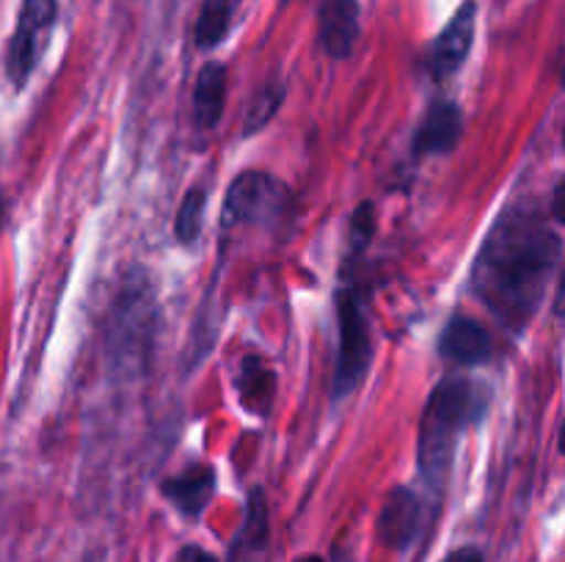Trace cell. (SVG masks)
Wrapping results in <instances>:
<instances>
[{"mask_svg":"<svg viewBox=\"0 0 565 562\" xmlns=\"http://www.w3.org/2000/svg\"><path fill=\"white\" fill-rule=\"evenodd\" d=\"M232 22V0H204L202 11H199L196 20V47L213 50L215 44H221L226 39Z\"/></svg>","mask_w":565,"mask_h":562,"instance_id":"cell-16","label":"cell"},{"mask_svg":"<svg viewBox=\"0 0 565 562\" xmlns=\"http://www.w3.org/2000/svg\"><path fill=\"white\" fill-rule=\"evenodd\" d=\"M555 312L565 314V270L561 275V284H557V292H555Z\"/></svg>","mask_w":565,"mask_h":562,"instance_id":"cell-23","label":"cell"},{"mask_svg":"<svg viewBox=\"0 0 565 562\" xmlns=\"http://www.w3.org/2000/svg\"><path fill=\"white\" fill-rule=\"evenodd\" d=\"M337 323H340V350H337V369L331 378L334 400L353 395L367 375L373 361V339H370L367 314L353 290H342L337 295Z\"/></svg>","mask_w":565,"mask_h":562,"instance_id":"cell-5","label":"cell"},{"mask_svg":"<svg viewBox=\"0 0 565 562\" xmlns=\"http://www.w3.org/2000/svg\"><path fill=\"white\" fill-rule=\"evenodd\" d=\"M158 325L160 306L152 279L143 268H132L105 320V358L116 383H132L149 372Z\"/></svg>","mask_w":565,"mask_h":562,"instance_id":"cell-2","label":"cell"},{"mask_svg":"<svg viewBox=\"0 0 565 562\" xmlns=\"http://www.w3.org/2000/svg\"><path fill=\"white\" fill-rule=\"evenodd\" d=\"M292 209L290 187L265 171H243L226 187L221 224L232 226H281Z\"/></svg>","mask_w":565,"mask_h":562,"instance_id":"cell-4","label":"cell"},{"mask_svg":"<svg viewBox=\"0 0 565 562\" xmlns=\"http://www.w3.org/2000/svg\"><path fill=\"white\" fill-rule=\"evenodd\" d=\"M463 116L461 108L450 99H436L428 108V114L419 121L417 132H414L412 152L414 158H428V154H445L456 149L461 141Z\"/></svg>","mask_w":565,"mask_h":562,"instance_id":"cell-8","label":"cell"},{"mask_svg":"<svg viewBox=\"0 0 565 562\" xmlns=\"http://www.w3.org/2000/svg\"><path fill=\"white\" fill-rule=\"evenodd\" d=\"M296 562H323V560H320L318 554H309V556H301V560H296Z\"/></svg>","mask_w":565,"mask_h":562,"instance_id":"cell-24","label":"cell"},{"mask_svg":"<svg viewBox=\"0 0 565 562\" xmlns=\"http://www.w3.org/2000/svg\"><path fill=\"white\" fill-rule=\"evenodd\" d=\"M276 397V372L259 356H246L237 372V400L254 417H265L274 406Z\"/></svg>","mask_w":565,"mask_h":562,"instance_id":"cell-15","label":"cell"},{"mask_svg":"<svg viewBox=\"0 0 565 562\" xmlns=\"http://www.w3.org/2000/svg\"><path fill=\"white\" fill-rule=\"evenodd\" d=\"M561 259V237L527 209L500 215L480 246L472 292L502 325L522 331L539 312Z\"/></svg>","mask_w":565,"mask_h":562,"instance_id":"cell-1","label":"cell"},{"mask_svg":"<svg viewBox=\"0 0 565 562\" xmlns=\"http://www.w3.org/2000/svg\"><path fill=\"white\" fill-rule=\"evenodd\" d=\"M561 452L565 455V419H563V428H561Z\"/></svg>","mask_w":565,"mask_h":562,"instance_id":"cell-25","label":"cell"},{"mask_svg":"<svg viewBox=\"0 0 565 562\" xmlns=\"http://www.w3.org/2000/svg\"><path fill=\"white\" fill-rule=\"evenodd\" d=\"M441 562H486L483 560V551L475 549V545H463V549L450 551Z\"/></svg>","mask_w":565,"mask_h":562,"instance_id":"cell-20","label":"cell"},{"mask_svg":"<svg viewBox=\"0 0 565 562\" xmlns=\"http://www.w3.org/2000/svg\"><path fill=\"white\" fill-rule=\"evenodd\" d=\"M552 215H555L561 224H565V176L561 182H557L555 196H552Z\"/></svg>","mask_w":565,"mask_h":562,"instance_id":"cell-22","label":"cell"},{"mask_svg":"<svg viewBox=\"0 0 565 562\" xmlns=\"http://www.w3.org/2000/svg\"><path fill=\"white\" fill-rule=\"evenodd\" d=\"M373 231H375V204L362 202L351 213V246L356 248V251L367 248V242L373 240Z\"/></svg>","mask_w":565,"mask_h":562,"instance_id":"cell-19","label":"cell"},{"mask_svg":"<svg viewBox=\"0 0 565 562\" xmlns=\"http://www.w3.org/2000/svg\"><path fill=\"white\" fill-rule=\"evenodd\" d=\"M55 17H58V0H22L9 53H6V75L14 83V88L25 86L28 77L36 69L42 42L55 25Z\"/></svg>","mask_w":565,"mask_h":562,"instance_id":"cell-6","label":"cell"},{"mask_svg":"<svg viewBox=\"0 0 565 562\" xmlns=\"http://www.w3.org/2000/svg\"><path fill=\"white\" fill-rule=\"evenodd\" d=\"M491 334L472 317H452L439 339V353L458 367H475L491 358Z\"/></svg>","mask_w":565,"mask_h":562,"instance_id":"cell-11","label":"cell"},{"mask_svg":"<svg viewBox=\"0 0 565 562\" xmlns=\"http://www.w3.org/2000/svg\"><path fill=\"white\" fill-rule=\"evenodd\" d=\"M563 147H565V132H563Z\"/></svg>","mask_w":565,"mask_h":562,"instance_id":"cell-28","label":"cell"},{"mask_svg":"<svg viewBox=\"0 0 565 562\" xmlns=\"http://www.w3.org/2000/svg\"><path fill=\"white\" fill-rule=\"evenodd\" d=\"M3 213H6V202H3V193H0V226H3Z\"/></svg>","mask_w":565,"mask_h":562,"instance_id":"cell-26","label":"cell"},{"mask_svg":"<svg viewBox=\"0 0 565 562\" xmlns=\"http://www.w3.org/2000/svg\"><path fill=\"white\" fill-rule=\"evenodd\" d=\"M268 543H270L268 501H265L263 488H254L246 499V512H243L241 532H237L235 540H232L226 562H268Z\"/></svg>","mask_w":565,"mask_h":562,"instance_id":"cell-10","label":"cell"},{"mask_svg":"<svg viewBox=\"0 0 565 562\" xmlns=\"http://www.w3.org/2000/svg\"><path fill=\"white\" fill-rule=\"evenodd\" d=\"M204 209H207V193L202 187H191L182 198L180 209H177V218H174V235L177 240L191 246V242L199 240L202 235V226H204Z\"/></svg>","mask_w":565,"mask_h":562,"instance_id":"cell-17","label":"cell"},{"mask_svg":"<svg viewBox=\"0 0 565 562\" xmlns=\"http://www.w3.org/2000/svg\"><path fill=\"white\" fill-rule=\"evenodd\" d=\"M215 494V472L204 463L188 466L185 472L174 474L163 483V496L182 512V516H202Z\"/></svg>","mask_w":565,"mask_h":562,"instance_id":"cell-13","label":"cell"},{"mask_svg":"<svg viewBox=\"0 0 565 562\" xmlns=\"http://www.w3.org/2000/svg\"><path fill=\"white\" fill-rule=\"evenodd\" d=\"M281 99H285V88L281 86L265 88L263 97L252 105V114H248V119H246V136H254V132L263 130V127L274 119V114L279 110Z\"/></svg>","mask_w":565,"mask_h":562,"instance_id":"cell-18","label":"cell"},{"mask_svg":"<svg viewBox=\"0 0 565 562\" xmlns=\"http://www.w3.org/2000/svg\"><path fill=\"white\" fill-rule=\"evenodd\" d=\"M177 562H218V560H215L210 551L199 549V545H185V549L180 551V556H177Z\"/></svg>","mask_w":565,"mask_h":562,"instance_id":"cell-21","label":"cell"},{"mask_svg":"<svg viewBox=\"0 0 565 562\" xmlns=\"http://www.w3.org/2000/svg\"><path fill=\"white\" fill-rule=\"evenodd\" d=\"M226 69L221 64H204L193 86V121L199 130H213L224 116Z\"/></svg>","mask_w":565,"mask_h":562,"instance_id":"cell-14","label":"cell"},{"mask_svg":"<svg viewBox=\"0 0 565 562\" xmlns=\"http://www.w3.org/2000/svg\"><path fill=\"white\" fill-rule=\"evenodd\" d=\"M475 25H478V6L469 0L461 9L456 11L450 22L445 25V31L436 36L434 47H430L428 66L434 72L436 80H445L452 72H458L467 61L469 50L475 42Z\"/></svg>","mask_w":565,"mask_h":562,"instance_id":"cell-7","label":"cell"},{"mask_svg":"<svg viewBox=\"0 0 565 562\" xmlns=\"http://www.w3.org/2000/svg\"><path fill=\"white\" fill-rule=\"evenodd\" d=\"M563 86H565V66H563Z\"/></svg>","mask_w":565,"mask_h":562,"instance_id":"cell-27","label":"cell"},{"mask_svg":"<svg viewBox=\"0 0 565 562\" xmlns=\"http://www.w3.org/2000/svg\"><path fill=\"white\" fill-rule=\"evenodd\" d=\"M489 389L478 380L450 375L428 397L417 439V466L430 488H439L452 468L458 435L486 417Z\"/></svg>","mask_w":565,"mask_h":562,"instance_id":"cell-3","label":"cell"},{"mask_svg":"<svg viewBox=\"0 0 565 562\" xmlns=\"http://www.w3.org/2000/svg\"><path fill=\"white\" fill-rule=\"evenodd\" d=\"M318 36L331 58L342 61L356 50L359 42V3L356 0H326L320 6Z\"/></svg>","mask_w":565,"mask_h":562,"instance_id":"cell-12","label":"cell"},{"mask_svg":"<svg viewBox=\"0 0 565 562\" xmlns=\"http://www.w3.org/2000/svg\"><path fill=\"white\" fill-rule=\"evenodd\" d=\"M419 521H423L419 496L412 488H395L381 507L379 540L386 549L406 551L417 538Z\"/></svg>","mask_w":565,"mask_h":562,"instance_id":"cell-9","label":"cell"}]
</instances>
